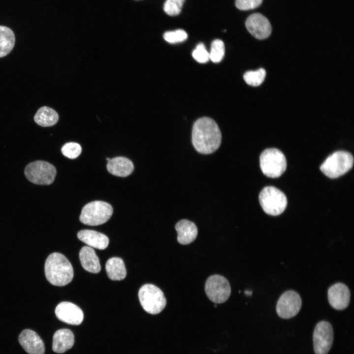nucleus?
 I'll list each match as a JSON object with an SVG mask.
<instances>
[{"label": "nucleus", "instance_id": "nucleus-1", "mask_svg": "<svg viewBox=\"0 0 354 354\" xmlns=\"http://www.w3.org/2000/svg\"><path fill=\"white\" fill-rule=\"evenodd\" d=\"M221 138L220 130L212 118L203 117L194 122L192 142L198 152L205 154L213 153L220 147Z\"/></svg>", "mask_w": 354, "mask_h": 354}, {"label": "nucleus", "instance_id": "nucleus-2", "mask_svg": "<svg viewBox=\"0 0 354 354\" xmlns=\"http://www.w3.org/2000/svg\"><path fill=\"white\" fill-rule=\"evenodd\" d=\"M47 280L52 285L63 286L69 283L73 278V267L63 254L54 252L47 257L44 266Z\"/></svg>", "mask_w": 354, "mask_h": 354}, {"label": "nucleus", "instance_id": "nucleus-3", "mask_svg": "<svg viewBox=\"0 0 354 354\" xmlns=\"http://www.w3.org/2000/svg\"><path fill=\"white\" fill-rule=\"evenodd\" d=\"M353 164L354 158L351 153L346 151H337L327 157L320 169L327 177L335 178L350 171Z\"/></svg>", "mask_w": 354, "mask_h": 354}, {"label": "nucleus", "instance_id": "nucleus-4", "mask_svg": "<svg viewBox=\"0 0 354 354\" xmlns=\"http://www.w3.org/2000/svg\"><path fill=\"white\" fill-rule=\"evenodd\" d=\"M113 209L105 202L95 201L86 205L82 209L79 219L87 225L97 226L106 223L111 217Z\"/></svg>", "mask_w": 354, "mask_h": 354}, {"label": "nucleus", "instance_id": "nucleus-5", "mask_svg": "<svg viewBox=\"0 0 354 354\" xmlns=\"http://www.w3.org/2000/svg\"><path fill=\"white\" fill-rule=\"evenodd\" d=\"M260 164L263 173L267 177L275 178L285 171L287 161L284 154L275 148L264 150L260 157Z\"/></svg>", "mask_w": 354, "mask_h": 354}, {"label": "nucleus", "instance_id": "nucleus-6", "mask_svg": "<svg viewBox=\"0 0 354 354\" xmlns=\"http://www.w3.org/2000/svg\"><path fill=\"white\" fill-rule=\"evenodd\" d=\"M138 297L143 309L151 314L160 313L166 305V299L163 292L151 284L142 286L139 291Z\"/></svg>", "mask_w": 354, "mask_h": 354}, {"label": "nucleus", "instance_id": "nucleus-7", "mask_svg": "<svg viewBox=\"0 0 354 354\" xmlns=\"http://www.w3.org/2000/svg\"><path fill=\"white\" fill-rule=\"evenodd\" d=\"M259 202L267 214L276 216L281 214L286 208L287 199L284 193L273 186L264 188L259 194Z\"/></svg>", "mask_w": 354, "mask_h": 354}, {"label": "nucleus", "instance_id": "nucleus-8", "mask_svg": "<svg viewBox=\"0 0 354 354\" xmlns=\"http://www.w3.org/2000/svg\"><path fill=\"white\" fill-rule=\"evenodd\" d=\"M25 175L31 182L38 185H50L52 183L57 174L54 165L42 160L32 162L25 168Z\"/></svg>", "mask_w": 354, "mask_h": 354}, {"label": "nucleus", "instance_id": "nucleus-9", "mask_svg": "<svg viewBox=\"0 0 354 354\" xmlns=\"http://www.w3.org/2000/svg\"><path fill=\"white\" fill-rule=\"evenodd\" d=\"M205 292L208 298L216 303L225 302L229 297L231 290L226 278L220 275H213L206 282Z\"/></svg>", "mask_w": 354, "mask_h": 354}, {"label": "nucleus", "instance_id": "nucleus-10", "mask_svg": "<svg viewBox=\"0 0 354 354\" xmlns=\"http://www.w3.org/2000/svg\"><path fill=\"white\" fill-rule=\"evenodd\" d=\"M313 340L315 354H327L333 341V331L330 324L326 321L318 323L314 330Z\"/></svg>", "mask_w": 354, "mask_h": 354}, {"label": "nucleus", "instance_id": "nucleus-11", "mask_svg": "<svg viewBox=\"0 0 354 354\" xmlns=\"http://www.w3.org/2000/svg\"><path fill=\"white\" fill-rule=\"evenodd\" d=\"M301 304L299 294L294 291H288L279 298L276 305V312L281 318L290 319L298 314Z\"/></svg>", "mask_w": 354, "mask_h": 354}, {"label": "nucleus", "instance_id": "nucleus-12", "mask_svg": "<svg viewBox=\"0 0 354 354\" xmlns=\"http://www.w3.org/2000/svg\"><path fill=\"white\" fill-rule=\"evenodd\" d=\"M55 313L59 320L72 325L80 324L84 319V314L81 308L70 302L59 303L56 306Z\"/></svg>", "mask_w": 354, "mask_h": 354}, {"label": "nucleus", "instance_id": "nucleus-13", "mask_svg": "<svg viewBox=\"0 0 354 354\" xmlns=\"http://www.w3.org/2000/svg\"><path fill=\"white\" fill-rule=\"evenodd\" d=\"M245 26L251 34L258 39L267 38L271 32V27L268 20L258 13L252 14L247 18Z\"/></svg>", "mask_w": 354, "mask_h": 354}, {"label": "nucleus", "instance_id": "nucleus-14", "mask_svg": "<svg viewBox=\"0 0 354 354\" xmlns=\"http://www.w3.org/2000/svg\"><path fill=\"white\" fill-rule=\"evenodd\" d=\"M328 299L330 305L336 310L347 308L350 300V291L344 284L338 283L328 290Z\"/></svg>", "mask_w": 354, "mask_h": 354}, {"label": "nucleus", "instance_id": "nucleus-15", "mask_svg": "<svg viewBox=\"0 0 354 354\" xmlns=\"http://www.w3.org/2000/svg\"><path fill=\"white\" fill-rule=\"evenodd\" d=\"M19 342L29 354H44L45 347L43 341L35 331L26 329L23 330L18 338Z\"/></svg>", "mask_w": 354, "mask_h": 354}, {"label": "nucleus", "instance_id": "nucleus-16", "mask_svg": "<svg viewBox=\"0 0 354 354\" xmlns=\"http://www.w3.org/2000/svg\"><path fill=\"white\" fill-rule=\"evenodd\" d=\"M77 237L88 246L100 250L106 249L109 242V238L106 235L93 230H81L78 233Z\"/></svg>", "mask_w": 354, "mask_h": 354}, {"label": "nucleus", "instance_id": "nucleus-17", "mask_svg": "<svg viewBox=\"0 0 354 354\" xmlns=\"http://www.w3.org/2000/svg\"><path fill=\"white\" fill-rule=\"evenodd\" d=\"M177 233V241L181 244L186 245L194 241L198 235V229L192 222L182 219L175 226Z\"/></svg>", "mask_w": 354, "mask_h": 354}, {"label": "nucleus", "instance_id": "nucleus-18", "mask_svg": "<svg viewBox=\"0 0 354 354\" xmlns=\"http://www.w3.org/2000/svg\"><path fill=\"white\" fill-rule=\"evenodd\" d=\"M108 171L111 174L120 177H126L133 171L132 162L125 157H116L110 159L107 164Z\"/></svg>", "mask_w": 354, "mask_h": 354}, {"label": "nucleus", "instance_id": "nucleus-19", "mask_svg": "<svg viewBox=\"0 0 354 354\" xmlns=\"http://www.w3.org/2000/svg\"><path fill=\"white\" fill-rule=\"evenodd\" d=\"M74 343V336L73 332L68 329H60L54 334L52 349L55 353H63L71 349Z\"/></svg>", "mask_w": 354, "mask_h": 354}, {"label": "nucleus", "instance_id": "nucleus-20", "mask_svg": "<svg viewBox=\"0 0 354 354\" xmlns=\"http://www.w3.org/2000/svg\"><path fill=\"white\" fill-rule=\"evenodd\" d=\"M79 259L83 267L87 271L97 273L100 271L99 260L93 248L83 247L79 252Z\"/></svg>", "mask_w": 354, "mask_h": 354}, {"label": "nucleus", "instance_id": "nucleus-21", "mask_svg": "<svg viewBox=\"0 0 354 354\" xmlns=\"http://www.w3.org/2000/svg\"><path fill=\"white\" fill-rule=\"evenodd\" d=\"M105 268L108 277L112 280H121L126 275L123 261L118 257H113L106 262Z\"/></svg>", "mask_w": 354, "mask_h": 354}, {"label": "nucleus", "instance_id": "nucleus-22", "mask_svg": "<svg viewBox=\"0 0 354 354\" xmlns=\"http://www.w3.org/2000/svg\"><path fill=\"white\" fill-rule=\"evenodd\" d=\"M34 119L38 125L43 127L55 124L59 120V115L55 110L46 106L40 108L35 114Z\"/></svg>", "mask_w": 354, "mask_h": 354}, {"label": "nucleus", "instance_id": "nucleus-23", "mask_svg": "<svg viewBox=\"0 0 354 354\" xmlns=\"http://www.w3.org/2000/svg\"><path fill=\"white\" fill-rule=\"evenodd\" d=\"M15 37L9 28L0 26V58L8 54L13 48Z\"/></svg>", "mask_w": 354, "mask_h": 354}, {"label": "nucleus", "instance_id": "nucleus-24", "mask_svg": "<svg viewBox=\"0 0 354 354\" xmlns=\"http://www.w3.org/2000/svg\"><path fill=\"white\" fill-rule=\"evenodd\" d=\"M266 75L265 70L264 68H260L255 71L246 72L243 75V78L248 85L257 87L264 82Z\"/></svg>", "mask_w": 354, "mask_h": 354}, {"label": "nucleus", "instance_id": "nucleus-25", "mask_svg": "<svg viewBox=\"0 0 354 354\" xmlns=\"http://www.w3.org/2000/svg\"><path fill=\"white\" fill-rule=\"evenodd\" d=\"M225 54V46L220 39H215L211 43L209 53V59L215 63L222 60Z\"/></svg>", "mask_w": 354, "mask_h": 354}, {"label": "nucleus", "instance_id": "nucleus-26", "mask_svg": "<svg viewBox=\"0 0 354 354\" xmlns=\"http://www.w3.org/2000/svg\"><path fill=\"white\" fill-rule=\"evenodd\" d=\"M61 150L63 155L65 157L70 159H75L80 155L82 152V148L77 143L69 142L63 146Z\"/></svg>", "mask_w": 354, "mask_h": 354}, {"label": "nucleus", "instance_id": "nucleus-27", "mask_svg": "<svg viewBox=\"0 0 354 354\" xmlns=\"http://www.w3.org/2000/svg\"><path fill=\"white\" fill-rule=\"evenodd\" d=\"M187 36L186 31L181 29L166 31L163 34L165 40L170 43L183 42L187 39Z\"/></svg>", "mask_w": 354, "mask_h": 354}, {"label": "nucleus", "instance_id": "nucleus-28", "mask_svg": "<svg viewBox=\"0 0 354 354\" xmlns=\"http://www.w3.org/2000/svg\"><path fill=\"white\" fill-rule=\"evenodd\" d=\"M185 0H166L163 6L165 12L170 16L178 15Z\"/></svg>", "mask_w": 354, "mask_h": 354}, {"label": "nucleus", "instance_id": "nucleus-29", "mask_svg": "<svg viewBox=\"0 0 354 354\" xmlns=\"http://www.w3.org/2000/svg\"><path fill=\"white\" fill-rule=\"evenodd\" d=\"M192 57L200 63H206L209 59V53L202 43L198 44L193 50Z\"/></svg>", "mask_w": 354, "mask_h": 354}, {"label": "nucleus", "instance_id": "nucleus-30", "mask_svg": "<svg viewBox=\"0 0 354 354\" xmlns=\"http://www.w3.org/2000/svg\"><path fill=\"white\" fill-rule=\"evenodd\" d=\"M263 0H236V6L239 10H247L258 7Z\"/></svg>", "mask_w": 354, "mask_h": 354}, {"label": "nucleus", "instance_id": "nucleus-31", "mask_svg": "<svg viewBox=\"0 0 354 354\" xmlns=\"http://www.w3.org/2000/svg\"><path fill=\"white\" fill-rule=\"evenodd\" d=\"M245 294L247 295H252V292L251 291L247 290L245 291Z\"/></svg>", "mask_w": 354, "mask_h": 354}, {"label": "nucleus", "instance_id": "nucleus-32", "mask_svg": "<svg viewBox=\"0 0 354 354\" xmlns=\"http://www.w3.org/2000/svg\"><path fill=\"white\" fill-rule=\"evenodd\" d=\"M107 159V160H108V161H109V160H110V158H107V159Z\"/></svg>", "mask_w": 354, "mask_h": 354}]
</instances>
